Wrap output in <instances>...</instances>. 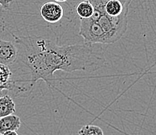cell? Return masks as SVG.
Returning a JSON list of instances; mask_svg holds the SVG:
<instances>
[{"mask_svg":"<svg viewBox=\"0 0 156 135\" xmlns=\"http://www.w3.org/2000/svg\"><path fill=\"white\" fill-rule=\"evenodd\" d=\"M12 2V0H0V5L3 9H8L9 8V4Z\"/></svg>","mask_w":156,"mask_h":135,"instance_id":"30bf717a","label":"cell"},{"mask_svg":"<svg viewBox=\"0 0 156 135\" xmlns=\"http://www.w3.org/2000/svg\"><path fill=\"white\" fill-rule=\"evenodd\" d=\"M21 126L20 118L16 115L0 118V134L6 131H17Z\"/></svg>","mask_w":156,"mask_h":135,"instance_id":"8992f818","label":"cell"},{"mask_svg":"<svg viewBox=\"0 0 156 135\" xmlns=\"http://www.w3.org/2000/svg\"><path fill=\"white\" fill-rule=\"evenodd\" d=\"M2 135H18L16 131H6L2 133Z\"/></svg>","mask_w":156,"mask_h":135,"instance_id":"8fae6325","label":"cell"},{"mask_svg":"<svg viewBox=\"0 0 156 135\" xmlns=\"http://www.w3.org/2000/svg\"><path fill=\"white\" fill-rule=\"evenodd\" d=\"M12 73L9 66L0 63V93L11 91L15 93V96H22V94L26 96L27 92L16 84L13 79H12Z\"/></svg>","mask_w":156,"mask_h":135,"instance_id":"3957f363","label":"cell"},{"mask_svg":"<svg viewBox=\"0 0 156 135\" xmlns=\"http://www.w3.org/2000/svg\"><path fill=\"white\" fill-rule=\"evenodd\" d=\"M79 135H104L103 130L96 125H86L79 130Z\"/></svg>","mask_w":156,"mask_h":135,"instance_id":"9c48e42d","label":"cell"},{"mask_svg":"<svg viewBox=\"0 0 156 135\" xmlns=\"http://www.w3.org/2000/svg\"><path fill=\"white\" fill-rule=\"evenodd\" d=\"M79 35L84 38L85 43L89 45L109 44L107 37L101 27L90 18L80 19Z\"/></svg>","mask_w":156,"mask_h":135,"instance_id":"7a4b0ae2","label":"cell"},{"mask_svg":"<svg viewBox=\"0 0 156 135\" xmlns=\"http://www.w3.org/2000/svg\"><path fill=\"white\" fill-rule=\"evenodd\" d=\"M16 112V105L13 99L9 95L0 96V118L13 114Z\"/></svg>","mask_w":156,"mask_h":135,"instance_id":"52a82bcc","label":"cell"},{"mask_svg":"<svg viewBox=\"0 0 156 135\" xmlns=\"http://www.w3.org/2000/svg\"><path fill=\"white\" fill-rule=\"evenodd\" d=\"M94 8L89 0H84L79 2L76 6V13L80 19H88L93 16Z\"/></svg>","mask_w":156,"mask_h":135,"instance_id":"ba28073f","label":"cell"},{"mask_svg":"<svg viewBox=\"0 0 156 135\" xmlns=\"http://www.w3.org/2000/svg\"><path fill=\"white\" fill-rule=\"evenodd\" d=\"M18 49L15 44L0 39V63L10 66L16 62Z\"/></svg>","mask_w":156,"mask_h":135,"instance_id":"5b68a950","label":"cell"},{"mask_svg":"<svg viewBox=\"0 0 156 135\" xmlns=\"http://www.w3.org/2000/svg\"><path fill=\"white\" fill-rule=\"evenodd\" d=\"M13 37L20 46L16 60L23 64L32 83L39 80L51 83L55 71L91 73L106 64L103 54L89 44L59 46L42 37Z\"/></svg>","mask_w":156,"mask_h":135,"instance_id":"6da1fadb","label":"cell"},{"mask_svg":"<svg viewBox=\"0 0 156 135\" xmlns=\"http://www.w3.org/2000/svg\"><path fill=\"white\" fill-rule=\"evenodd\" d=\"M41 14L45 21L48 23L58 22L64 16L63 7L57 2H48L41 8Z\"/></svg>","mask_w":156,"mask_h":135,"instance_id":"277c9868","label":"cell"},{"mask_svg":"<svg viewBox=\"0 0 156 135\" xmlns=\"http://www.w3.org/2000/svg\"><path fill=\"white\" fill-rule=\"evenodd\" d=\"M67 0H55V2H66Z\"/></svg>","mask_w":156,"mask_h":135,"instance_id":"7c38bea8","label":"cell"},{"mask_svg":"<svg viewBox=\"0 0 156 135\" xmlns=\"http://www.w3.org/2000/svg\"><path fill=\"white\" fill-rule=\"evenodd\" d=\"M0 135H2V134H0Z\"/></svg>","mask_w":156,"mask_h":135,"instance_id":"4fadbf2b","label":"cell"}]
</instances>
